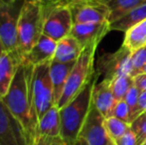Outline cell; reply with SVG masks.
I'll use <instances>...</instances> for the list:
<instances>
[{
  "label": "cell",
  "mask_w": 146,
  "mask_h": 145,
  "mask_svg": "<svg viewBox=\"0 0 146 145\" xmlns=\"http://www.w3.org/2000/svg\"><path fill=\"white\" fill-rule=\"evenodd\" d=\"M131 130L135 133L137 145H142L146 141V115L140 114L130 123Z\"/></svg>",
  "instance_id": "25"
},
{
  "label": "cell",
  "mask_w": 146,
  "mask_h": 145,
  "mask_svg": "<svg viewBox=\"0 0 146 145\" xmlns=\"http://www.w3.org/2000/svg\"><path fill=\"white\" fill-rule=\"evenodd\" d=\"M146 73V65H145V66H144V68H143L142 69V71H141V73Z\"/></svg>",
  "instance_id": "34"
},
{
  "label": "cell",
  "mask_w": 146,
  "mask_h": 145,
  "mask_svg": "<svg viewBox=\"0 0 146 145\" xmlns=\"http://www.w3.org/2000/svg\"><path fill=\"white\" fill-rule=\"evenodd\" d=\"M33 68L21 63L7 95L2 99L12 115L23 125L30 138L36 132L31 89Z\"/></svg>",
  "instance_id": "1"
},
{
  "label": "cell",
  "mask_w": 146,
  "mask_h": 145,
  "mask_svg": "<svg viewBox=\"0 0 146 145\" xmlns=\"http://www.w3.org/2000/svg\"><path fill=\"white\" fill-rule=\"evenodd\" d=\"M76 145H87V144H86L84 141H82V140H79V141L77 142V144H76Z\"/></svg>",
  "instance_id": "33"
},
{
  "label": "cell",
  "mask_w": 146,
  "mask_h": 145,
  "mask_svg": "<svg viewBox=\"0 0 146 145\" xmlns=\"http://www.w3.org/2000/svg\"><path fill=\"white\" fill-rule=\"evenodd\" d=\"M131 53L132 51L122 45V47L114 53L102 55L98 59V69L96 71L98 77L110 81L120 75H129L133 77Z\"/></svg>",
  "instance_id": "8"
},
{
  "label": "cell",
  "mask_w": 146,
  "mask_h": 145,
  "mask_svg": "<svg viewBox=\"0 0 146 145\" xmlns=\"http://www.w3.org/2000/svg\"><path fill=\"white\" fill-rule=\"evenodd\" d=\"M92 103L106 118L112 115L117 101L110 89V81L102 79L94 83L92 89Z\"/></svg>",
  "instance_id": "15"
},
{
  "label": "cell",
  "mask_w": 146,
  "mask_h": 145,
  "mask_svg": "<svg viewBox=\"0 0 146 145\" xmlns=\"http://www.w3.org/2000/svg\"><path fill=\"white\" fill-rule=\"evenodd\" d=\"M75 62L61 63L53 60L50 64V75L52 79L53 91H54L55 105H58L60 99L63 95L66 83L69 77V75L73 69Z\"/></svg>",
  "instance_id": "16"
},
{
  "label": "cell",
  "mask_w": 146,
  "mask_h": 145,
  "mask_svg": "<svg viewBox=\"0 0 146 145\" xmlns=\"http://www.w3.org/2000/svg\"><path fill=\"white\" fill-rule=\"evenodd\" d=\"M113 142L115 145H137L136 135L131 129L118 139L114 140Z\"/></svg>",
  "instance_id": "29"
},
{
  "label": "cell",
  "mask_w": 146,
  "mask_h": 145,
  "mask_svg": "<svg viewBox=\"0 0 146 145\" xmlns=\"http://www.w3.org/2000/svg\"><path fill=\"white\" fill-rule=\"evenodd\" d=\"M142 145H146V141H145V142H144V143H143Z\"/></svg>",
  "instance_id": "36"
},
{
  "label": "cell",
  "mask_w": 146,
  "mask_h": 145,
  "mask_svg": "<svg viewBox=\"0 0 146 145\" xmlns=\"http://www.w3.org/2000/svg\"><path fill=\"white\" fill-rule=\"evenodd\" d=\"M98 44L86 47L72 69L66 83L63 95L57 107L60 109L69 103L90 81L94 72V55Z\"/></svg>",
  "instance_id": "4"
},
{
  "label": "cell",
  "mask_w": 146,
  "mask_h": 145,
  "mask_svg": "<svg viewBox=\"0 0 146 145\" xmlns=\"http://www.w3.org/2000/svg\"><path fill=\"white\" fill-rule=\"evenodd\" d=\"M21 55L18 51H4L0 56V99L7 95L19 66Z\"/></svg>",
  "instance_id": "14"
},
{
  "label": "cell",
  "mask_w": 146,
  "mask_h": 145,
  "mask_svg": "<svg viewBox=\"0 0 146 145\" xmlns=\"http://www.w3.org/2000/svg\"><path fill=\"white\" fill-rule=\"evenodd\" d=\"M41 1H42V2H44V1H46V0H41Z\"/></svg>",
  "instance_id": "37"
},
{
  "label": "cell",
  "mask_w": 146,
  "mask_h": 145,
  "mask_svg": "<svg viewBox=\"0 0 146 145\" xmlns=\"http://www.w3.org/2000/svg\"><path fill=\"white\" fill-rule=\"evenodd\" d=\"M133 83L141 91H146V73H138L133 77Z\"/></svg>",
  "instance_id": "30"
},
{
  "label": "cell",
  "mask_w": 146,
  "mask_h": 145,
  "mask_svg": "<svg viewBox=\"0 0 146 145\" xmlns=\"http://www.w3.org/2000/svg\"><path fill=\"white\" fill-rule=\"evenodd\" d=\"M146 19V4L140 5L138 7H135L134 9L130 10L121 16L119 19L110 23V31H122L126 32L129 28L136 25L137 23L143 21Z\"/></svg>",
  "instance_id": "19"
},
{
  "label": "cell",
  "mask_w": 146,
  "mask_h": 145,
  "mask_svg": "<svg viewBox=\"0 0 146 145\" xmlns=\"http://www.w3.org/2000/svg\"><path fill=\"white\" fill-rule=\"evenodd\" d=\"M45 6V21L43 34L60 41L71 34L74 26L73 15L69 4L58 3Z\"/></svg>",
  "instance_id": "7"
},
{
  "label": "cell",
  "mask_w": 146,
  "mask_h": 145,
  "mask_svg": "<svg viewBox=\"0 0 146 145\" xmlns=\"http://www.w3.org/2000/svg\"><path fill=\"white\" fill-rule=\"evenodd\" d=\"M106 5L110 11L108 23L119 19L130 10L146 4V0H98Z\"/></svg>",
  "instance_id": "20"
},
{
  "label": "cell",
  "mask_w": 146,
  "mask_h": 145,
  "mask_svg": "<svg viewBox=\"0 0 146 145\" xmlns=\"http://www.w3.org/2000/svg\"><path fill=\"white\" fill-rule=\"evenodd\" d=\"M140 89L133 83L132 87L127 91L126 95L124 97V101H126L127 105L129 107V113H130V123L138 117V112H137V105H138V97L140 95Z\"/></svg>",
  "instance_id": "24"
},
{
  "label": "cell",
  "mask_w": 146,
  "mask_h": 145,
  "mask_svg": "<svg viewBox=\"0 0 146 145\" xmlns=\"http://www.w3.org/2000/svg\"><path fill=\"white\" fill-rule=\"evenodd\" d=\"M118 119L125 121L130 124V113H129V107L124 99L118 101L112 111V115Z\"/></svg>",
  "instance_id": "27"
},
{
  "label": "cell",
  "mask_w": 146,
  "mask_h": 145,
  "mask_svg": "<svg viewBox=\"0 0 146 145\" xmlns=\"http://www.w3.org/2000/svg\"><path fill=\"white\" fill-rule=\"evenodd\" d=\"M110 31V23L108 21L100 23H77L74 24L70 35L77 39L85 49L90 45L100 44Z\"/></svg>",
  "instance_id": "12"
},
{
  "label": "cell",
  "mask_w": 146,
  "mask_h": 145,
  "mask_svg": "<svg viewBox=\"0 0 146 145\" xmlns=\"http://www.w3.org/2000/svg\"><path fill=\"white\" fill-rule=\"evenodd\" d=\"M45 16V6L41 0H24L17 27V51L21 57L42 36Z\"/></svg>",
  "instance_id": "3"
},
{
  "label": "cell",
  "mask_w": 146,
  "mask_h": 145,
  "mask_svg": "<svg viewBox=\"0 0 146 145\" xmlns=\"http://www.w3.org/2000/svg\"><path fill=\"white\" fill-rule=\"evenodd\" d=\"M131 62L133 67V77L141 73L146 65V45L132 51L131 53Z\"/></svg>",
  "instance_id": "26"
},
{
  "label": "cell",
  "mask_w": 146,
  "mask_h": 145,
  "mask_svg": "<svg viewBox=\"0 0 146 145\" xmlns=\"http://www.w3.org/2000/svg\"><path fill=\"white\" fill-rule=\"evenodd\" d=\"M24 0H0V40L4 51H17V27Z\"/></svg>",
  "instance_id": "6"
},
{
  "label": "cell",
  "mask_w": 146,
  "mask_h": 145,
  "mask_svg": "<svg viewBox=\"0 0 146 145\" xmlns=\"http://www.w3.org/2000/svg\"><path fill=\"white\" fill-rule=\"evenodd\" d=\"M57 41L49 36L42 34L39 41L31 48L30 51L21 57L22 64L35 67L44 63L52 62L57 48Z\"/></svg>",
  "instance_id": "13"
},
{
  "label": "cell",
  "mask_w": 146,
  "mask_h": 145,
  "mask_svg": "<svg viewBox=\"0 0 146 145\" xmlns=\"http://www.w3.org/2000/svg\"><path fill=\"white\" fill-rule=\"evenodd\" d=\"M66 143L62 138H52L43 136L40 134H35L31 138L30 145H65Z\"/></svg>",
  "instance_id": "28"
},
{
  "label": "cell",
  "mask_w": 146,
  "mask_h": 145,
  "mask_svg": "<svg viewBox=\"0 0 146 145\" xmlns=\"http://www.w3.org/2000/svg\"><path fill=\"white\" fill-rule=\"evenodd\" d=\"M133 77L129 75H120L110 81V89L117 101L124 99L127 91L133 85Z\"/></svg>",
  "instance_id": "23"
},
{
  "label": "cell",
  "mask_w": 146,
  "mask_h": 145,
  "mask_svg": "<svg viewBox=\"0 0 146 145\" xmlns=\"http://www.w3.org/2000/svg\"><path fill=\"white\" fill-rule=\"evenodd\" d=\"M61 129L60 109L57 105H54L39 119L35 134L52 138H62Z\"/></svg>",
  "instance_id": "17"
},
{
  "label": "cell",
  "mask_w": 146,
  "mask_h": 145,
  "mask_svg": "<svg viewBox=\"0 0 146 145\" xmlns=\"http://www.w3.org/2000/svg\"><path fill=\"white\" fill-rule=\"evenodd\" d=\"M51 62L38 65L33 68L32 99L34 109V122L37 127L38 121L55 105L52 79L50 75Z\"/></svg>",
  "instance_id": "5"
},
{
  "label": "cell",
  "mask_w": 146,
  "mask_h": 145,
  "mask_svg": "<svg viewBox=\"0 0 146 145\" xmlns=\"http://www.w3.org/2000/svg\"><path fill=\"white\" fill-rule=\"evenodd\" d=\"M143 113H144V114H145V115H146V111H144V112H143Z\"/></svg>",
  "instance_id": "38"
},
{
  "label": "cell",
  "mask_w": 146,
  "mask_h": 145,
  "mask_svg": "<svg viewBox=\"0 0 146 145\" xmlns=\"http://www.w3.org/2000/svg\"><path fill=\"white\" fill-rule=\"evenodd\" d=\"M3 52H4V48H3V45H2L1 40H0V56H1V54Z\"/></svg>",
  "instance_id": "32"
},
{
  "label": "cell",
  "mask_w": 146,
  "mask_h": 145,
  "mask_svg": "<svg viewBox=\"0 0 146 145\" xmlns=\"http://www.w3.org/2000/svg\"><path fill=\"white\" fill-rule=\"evenodd\" d=\"M98 79V73L94 72L90 81L84 89L69 103L60 109L61 135L67 145H76L79 141L80 131L92 107V89Z\"/></svg>",
  "instance_id": "2"
},
{
  "label": "cell",
  "mask_w": 146,
  "mask_h": 145,
  "mask_svg": "<svg viewBox=\"0 0 146 145\" xmlns=\"http://www.w3.org/2000/svg\"><path fill=\"white\" fill-rule=\"evenodd\" d=\"M31 138L21 123L0 99V145H30Z\"/></svg>",
  "instance_id": "10"
},
{
  "label": "cell",
  "mask_w": 146,
  "mask_h": 145,
  "mask_svg": "<svg viewBox=\"0 0 146 145\" xmlns=\"http://www.w3.org/2000/svg\"><path fill=\"white\" fill-rule=\"evenodd\" d=\"M104 125H106V129L112 141L118 139L119 137L124 135L126 132H128L131 129L130 124L125 121H122V120L118 119L114 116L106 118Z\"/></svg>",
  "instance_id": "22"
},
{
  "label": "cell",
  "mask_w": 146,
  "mask_h": 145,
  "mask_svg": "<svg viewBox=\"0 0 146 145\" xmlns=\"http://www.w3.org/2000/svg\"><path fill=\"white\" fill-rule=\"evenodd\" d=\"M110 145H115V143H114V142H112L111 144H110Z\"/></svg>",
  "instance_id": "35"
},
{
  "label": "cell",
  "mask_w": 146,
  "mask_h": 145,
  "mask_svg": "<svg viewBox=\"0 0 146 145\" xmlns=\"http://www.w3.org/2000/svg\"><path fill=\"white\" fill-rule=\"evenodd\" d=\"M106 117L92 103L87 118L80 131L79 140L87 145H110L112 140L110 137L104 125Z\"/></svg>",
  "instance_id": "9"
},
{
  "label": "cell",
  "mask_w": 146,
  "mask_h": 145,
  "mask_svg": "<svg viewBox=\"0 0 146 145\" xmlns=\"http://www.w3.org/2000/svg\"><path fill=\"white\" fill-rule=\"evenodd\" d=\"M146 111V91H140V95L138 97V105H137V112L138 116Z\"/></svg>",
  "instance_id": "31"
},
{
  "label": "cell",
  "mask_w": 146,
  "mask_h": 145,
  "mask_svg": "<svg viewBox=\"0 0 146 145\" xmlns=\"http://www.w3.org/2000/svg\"><path fill=\"white\" fill-rule=\"evenodd\" d=\"M146 45V19L132 26L125 32L123 46L130 51Z\"/></svg>",
  "instance_id": "21"
},
{
  "label": "cell",
  "mask_w": 146,
  "mask_h": 145,
  "mask_svg": "<svg viewBox=\"0 0 146 145\" xmlns=\"http://www.w3.org/2000/svg\"><path fill=\"white\" fill-rule=\"evenodd\" d=\"M83 50V46L79 41L72 35H69L58 41L53 60L61 63L75 62L81 56Z\"/></svg>",
  "instance_id": "18"
},
{
  "label": "cell",
  "mask_w": 146,
  "mask_h": 145,
  "mask_svg": "<svg viewBox=\"0 0 146 145\" xmlns=\"http://www.w3.org/2000/svg\"><path fill=\"white\" fill-rule=\"evenodd\" d=\"M65 145H67V144H65Z\"/></svg>",
  "instance_id": "39"
},
{
  "label": "cell",
  "mask_w": 146,
  "mask_h": 145,
  "mask_svg": "<svg viewBox=\"0 0 146 145\" xmlns=\"http://www.w3.org/2000/svg\"><path fill=\"white\" fill-rule=\"evenodd\" d=\"M74 24L108 22V7L98 0H72L69 3Z\"/></svg>",
  "instance_id": "11"
}]
</instances>
